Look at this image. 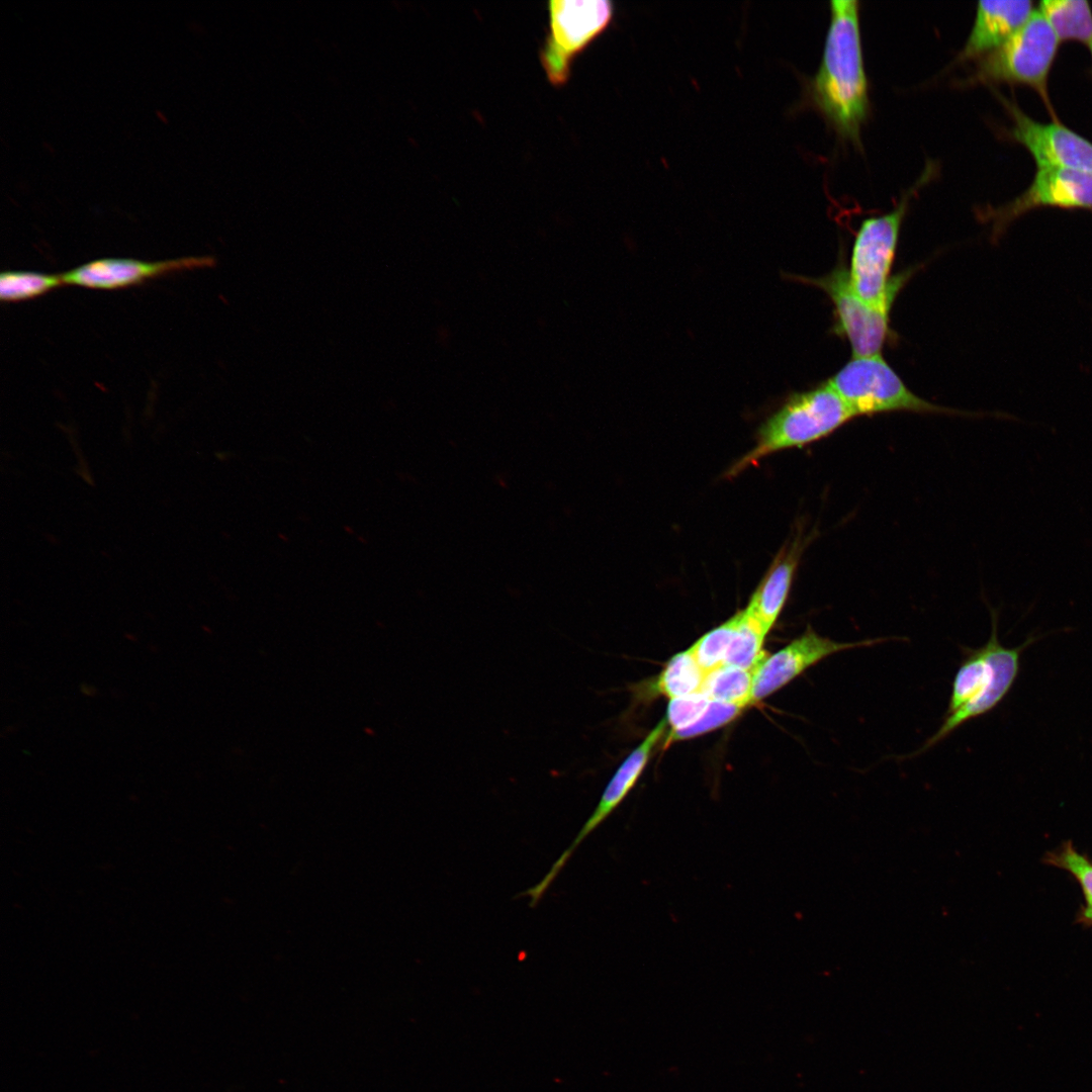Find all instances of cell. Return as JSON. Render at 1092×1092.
I'll list each match as a JSON object with an SVG mask.
<instances>
[{"mask_svg":"<svg viewBox=\"0 0 1092 1092\" xmlns=\"http://www.w3.org/2000/svg\"><path fill=\"white\" fill-rule=\"evenodd\" d=\"M881 638L854 642H837L816 633L811 626L776 653L763 657L752 671L751 704L779 691L809 667L840 651L871 646Z\"/></svg>","mask_w":1092,"mask_h":1092,"instance_id":"7c38bea8","label":"cell"},{"mask_svg":"<svg viewBox=\"0 0 1092 1092\" xmlns=\"http://www.w3.org/2000/svg\"><path fill=\"white\" fill-rule=\"evenodd\" d=\"M742 707L721 702L711 701L704 715L693 725L677 731H670L665 744L700 736L704 733L726 725L735 719L742 711Z\"/></svg>","mask_w":1092,"mask_h":1092,"instance_id":"7402d4cb","label":"cell"},{"mask_svg":"<svg viewBox=\"0 0 1092 1092\" xmlns=\"http://www.w3.org/2000/svg\"><path fill=\"white\" fill-rule=\"evenodd\" d=\"M791 278L815 286L827 294L833 304L832 331L848 340L852 357L881 355L892 335L891 308L875 307L852 291L843 260H840L831 272L822 277L791 275Z\"/></svg>","mask_w":1092,"mask_h":1092,"instance_id":"ba28073f","label":"cell"},{"mask_svg":"<svg viewBox=\"0 0 1092 1092\" xmlns=\"http://www.w3.org/2000/svg\"><path fill=\"white\" fill-rule=\"evenodd\" d=\"M666 726V719L661 720L649 732L644 740L625 758L606 786L598 805L570 845L556 859L550 871L537 885L521 894V896L530 898L531 907H535L538 904L577 846L618 808L633 789L648 762L654 747L662 738Z\"/></svg>","mask_w":1092,"mask_h":1092,"instance_id":"8fae6325","label":"cell"},{"mask_svg":"<svg viewBox=\"0 0 1092 1092\" xmlns=\"http://www.w3.org/2000/svg\"><path fill=\"white\" fill-rule=\"evenodd\" d=\"M935 168L928 164L916 183L888 213L861 221L853 242L848 272L852 291L875 307L891 308L910 273L891 277L900 229L911 197L927 183Z\"/></svg>","mask_w":1092,"mask_h":1092,"instance_id":"277c9868","label":"cell"},{"mask_svg":"<svg viewBox=\"0 0 1092 1092\" xmlns=\"http://www.w3.org/2000/svg\"><path fill=\"white\" fill-rule=\"evenodd\" d=\"M1092 210V173L1064 168H1037L1027 188L1009 202L980 208L978 217L991 223L997 241L1016 219L1039 208Z\"/></svg>","mask_w":1092,"mask_h":1092,"instance_id":"9c48e42d","label":"cell"},{"mask_svg":"<svg viewBox=\"0 0 1092 1092\" xmlns=\"http://www.w3.org/2000/svg\"><path fill=\"white\" fill-rule=\"evenodd\" d=\"M64 284L61 274L34 271H4L0 274V298L19 301L39 296Z\"/></svg>","mask_w":1092,"mask_h":1092,"instance_id":"ffe728a7","label":"cell"},{"mask_svg":"<svg viewBox=\"0 0 1092 1092\" xmlns=\"http://www.w3.org/2000/svg\"><path fill=\"white\" fill-rule=\"evenodd\" d=\"M830 22L820 66L807 98L844 140L859 145L869 113L868 80L859 26V2L830 1Z\"/></svg>","mask_w":1092,"mask_h":1092,"instance_id":"6da1fadb","label":"cell"},{"mask_svg":"<svg viewBox=\"0 0 1092 1092\" xmlns=\"http://www.w3.org/2000/svg\"><path fill=\"white\" fill-rule=\"evenodd\" d=\"M997 96L1012 119V125L1004 130L1005 138L1025 148L1036 168L1092 173V142L1059 120H1035L1015 102L999 93Z\"/></svg>","mask_w":1092,"mask_h":1092,"instance_id":"30bf717a","label":"cell"},{"mask_svg":"<svg viewBox=\"0 0 1092 1092\" xmlns=\"http://www.w3.org/2000/svg\"><path fill=\"white\" fill-rule=\"evenodd\" d=\"M766 633L745 610L739 612L724 664L753 671L762 655V643Z\"/></svg>","mask_w":1092,"mask_h":1092,"instance_id":"d6986e66","label":"cell"},{"mask_svg":"<svg viewBox=\"0 0 1092 1092\" xmlns=\"http://www.w3.org/2000/svg\"><path fill=\"white\" fill-rule=\"evenodd\" d=\"M1088 49H1089L1090 57H1091V75H1092V42L1088 46Z\"/></svg>","mask_w":1092,"mask_h":1092,"instance_id":"484cf974","label":"cell"},{"mask_svg":"<svg viewBox=\"0 0 1092 1092\" xmlns=\"http://www.w3.org/2000/svg\"><path fill=\"white\" fill-rule=\"evenodd\" d=\"M1060 44L1048 21L1035 9L1006 42L978 59L964 84L1006 83L1029 87L1042 99L1052 120H1059L1050 100L1048 82Z\"/></svg>","mask_w":1092,"mask_h":1092,"instance_id":"5b68a950","label":"cell"},{"mask_svg":"<svg viewBox=\"0 0 1092 1092\" xmlns=\"http://www.w3.org/2000/svg\"><path fill=\"white\" fill-rule=\"evenodd\" d=\"M855 418L828 381L791 394L758 428L754 447L727 471L733 477L775 452L823 439Z\"/></svg>","mask_w":1092,"mask_h":1092,"instance_id":"7a4b0ae2","label":"cell"},{"mask_svg":"<svg viewBox=\"0 0 1092 1092\" xmlns=\"http://www.w3.org/2000/svg\"><path fill=\"white\" fill-rule=\"evenodd\" d=\"M827 381L855 417L949 412L913 393L882 355L852 357Z\"/></svg>","mask_w":1092,"mask_h":1092,"instance_id":"8992f818","label":"cell"},{"mask_svg":"<svg viewBox=\"0 0 1092 1092\" xmlns=\"http://www.w3.org/2000/svg\"><path fill=\"white\" fill-rule=\"evenodd\" d=\"M807 541L799 535L780 550L745 609L766 634L785 606Z\"/></svg>","mask_w":1092,"mask_h":1092,"instance_id":"9a60e30c","label":"cell"},{"mask_svg":"<svg viewBox=\"0 0 1092 1092\" xmlns=\"http://www.w3.org/2000/svg\"><path fill=\"white\" fill-rule=\"evenodd\" d=\"M157 115H158V116H159V117H160L161 119H163V121H164V122H167V118H166V116H165V115L163 114V112H162V111H160V110H157Z\"/></svg>","mask_w":1092,"mask_h":1092,"instance_id":"d4e9b609","label":"cell"},{"mask_svg":"<svg viewBox=\"0 0 1092 1092\" xmlns=\"http://www.w3.org/2000/svg\"><path fill=\"white\" fill-rule=\"evenodd\" d=\"M988 642L971 650L954 676L946 717L922 746L924 751L967 721L995 708L1007 695L1019 671L1021 651L1028 646L1007 648L1000 644L995 615Z\"/></svg>","mask_w":1092,"mask_h":1092,"instance_id":"3957f363","label":"cell"},{"mask_svg":"<svg viewBox=\"0 0 1092 1092\" xmlns=\"http://www.w3.org/2000/svg\"><path fill=\"white\" fill-rule=\"evenodd\" d=\"M209 256L183 257L162 261L131 258H103L90 261L61 274L64 284L97 289L131 286L168 273L209 267Z\"/></svg>","mask_w":1092,"mask_h":1092,"instance_id":"4fadbf2b","label":"cell"},{"mask_svg":"<svg viewBox=\"0 0 1092 1092\" xmlns=\"http://www.w3.org/2000/svg\"><path fill=\"white\" fill-rule=\"evenodd\" d=\"M738 620L739 612L722 625L704 634L690 647L695 659L705 672L724 664Z\"/></svg>","mask_w":1092,"mask_h":1092,"instance_id":"44dd1931","label":"cell"},{"mask_svg":"<svg viewBox=\"0 0 1092 1092\" xmlns=\"http://www.w3.org/2000/svg\"><path fill=\"white\" fill-rule=\"evenodd\" d=\"M1031 0L979 1L959 61L980 59L1006 42L1031 16Z\"/></svg>","mask_w":1092,"mask_h":1092,"instance_id":"5bb4252c","label":"cell"},{"mask_svg":"<svg viewBox=\"0 0 1092 1092\" xmlns=\"http://www.w3.org/2000/svg\"><path fill=\"white\" fill-rule=\"evenodd\" d=\"M1061 42H1092V7L1086 0H1041L1036 8Z\"/></svg>","mask_w":1092,"mask_h":1092,"instance_id":"2e32d148","label":"cell"},{"mask_svg":"<svg viewBox=\"0 0 1092 1092\" xmlns=\"http://www.w3.org/2000/svg\"><path fill=\"white\" fill-rule=\"evenodd\" d=\"M1057 864L1070 871L1081 883L1087 901L1085 916L1092 920V864L1068 843L1056 857Z\"/></svg>","mask_w":1092,"mask_h":1092,"instance_id":"cb8c5ba5","label":"cell"},{"mask_svg":"<svg viewBox=\"0 0 1092 1092\" xmlns=\"http://www.w3.org/2000/svg\"><path fill=\"white\" fill-rule=\"evenodd\" d=\"M705 675L689 648L666 662L652 690L670 699L686 697L701 692Z\"/></svg>","mask_w":1092,"mask_h":1092,"instance_id":"e0dca14e","label":"cell"},{"mask_svg":"<svg viewBox=\"0 0 1092 1092\" xmlns=\"http://www.w3.org/2000/svg\"><path fill=\"white\" fill-rule=\"evenodd\" d=\"M752 671L721 665L706 672L701 693L709 700L744 708L751 705Z\"/></svg>","mask_w":1092,"mask_h":1092,"instance_id":"ac0fdd59","label":"cell"},{"mask_svg":"<svg viewBox=\"0 0 1092 1092\" xmlns=\"http://www.w3.org/2000/svg\"><path fill=\"white\" fill-rule=\"evenodd\" d=\"M613 11L612 2L606 0L549 2V33L540 59L553 85L567 82L573 58L608 27Z\"/></svg>","mask_w":1092,"mask_h":1092,"instance_id":"52a82bcc","label":"cell"},{"mask_svg":"<svg viewBox=\"0 0 1092 1092\" xmlns=\"http://www.w3.org/2000/svg\"><path fill=\"white\" fill-rule=\"evenodd\" d=\"M710 702L711 700L701 692L670 699L665 719L671 727V732L695 724L704 715Z\"/></svg>","mask_w":1092,"mask_h":1092,"instance_id":"603a6c76","label":"cell"}]
</instances>
